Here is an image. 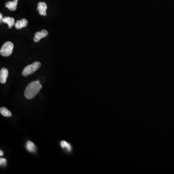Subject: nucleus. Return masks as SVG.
Wrapping results in <instances>:
<instances>
[{"mask_svg":"<svg viewBox=\"0 0 174 174\" xmlns=\"http://www.w3.org/2000/svg\"><path fill=\"white\" fill-rule=\"evenodd\" d=\"M42 88L39 80L32 82L27 87L24 91V95L28 99H32L38 93Z\"/></svg>","mask_w":174,"mask_h":174,"instance_id":"obj_1","label":"nucleus"},{"mask_svg":"<svg viewBox=\"0 0 174 174\" xmlns=\"http://www.w3.org/2000/svg\"><path fill=\"white\" fill-rule=\"evenodd\" d=\"M41 65V64L40 62H36L32 64L27 66L26 67H25V68L22 71V76H27L29 75H31L32 74L38 70L40 67Z\"/></svg>","mask_w":174,"mask_h":174,"instance_id":"obj_2","label":"nucleus"},{"mask_svg":"<svg viewBox=\"0 0 174 174\" xmlns=\"http://www.w3.org/2000/svg\"><path fill=\"white\" fill-rule=\"evenodd\" d=\"M14 47V44L11 42L4 43L0 50L1 55L4 57H8L12 53Z\"/></svg>","mask_w":174,"mask_h":174,"instance_id":"obj_3","label":"nucleus"},{"mask_svg":"<svg viewBox=\"0 0 174 174\" xmlns=\"http://www.w3.org/2000/svg\"><path fill=\"white\" fill-rule=\"evenodd\" d=\"M48 34V32L45 30H43L41 32H36L35 34V36L33 38V40L35 42H38L42 38L47 37Z\"/></svg>","mask_w":174,"mask_h":174,"instance_id":"obj_4","label":"nucleus"},{"mask_svg":"<svg viewBox=\"0 0 174 174\" xmlns=\"http://www.w3.org/2000/svg\"><path fill=\"white\" fill-rule=\"evenodd\" d=\"M37 11L39 12L40 15L46 16L47 12L46 11L47 10V5L44 2H40L38 4V7L37 8Z\"/></svg>","mask_w":174,"mask_h":174,"instance_id":"obj_5","label":"nucleus"},{"mask_svg":"<svg viewBox=\"0 0 174 174\" xmlns=\"http://www.w3.org/2000/svg\"><path fill=\"white\" fill-rule=\"evenodd\" d=\"M8 76V71L7 69L3 68L0 71V82L2 84H4L6 82L7 77Z\"/></svg>","mask_w":174,"mask_h":174,"instance_id":"obj_6","label":"nucleus"},{"mask_svg":"<svg viewBox=\"0 0 174 174\" xmlns=\"http://www.w3.org/2000/svg\"><path fill=\"white\" fill-rule=\"evenodd\" d=\"M18 0H14L13 1H8L6 4V6L11 11H15L17 9Z\"/></svg>","mask_w":174,"mask_h":174,"instance_id":"obj_7","label":"nucleus"},{"mask_svg":"<svg viewBox=\"0 0 174 174\" xmlns=\"http://www.w3.org/2000/svg\"><path fill=\"white\" fill-rule=\"evenodd\" d=\"M27 25H28V21L26 19L24 18L20 21H17L15 24V26L17 29H21L26 27Z\"/></svg>","mask_w":174,"mask_h":174,"instance_id":"obj_8","label":"nucleus"},{"mask_svg":"<svg viewBox=\"0 0 174 174\" xmlns=\"http://www.w3.org/2000/svg\"><path fill=\"white\" fill-rule=\"evenodd\" d=\"M2 22H4L5 23H7L8 25L9 28L11 29L12 26L15 25V19L13 18L9 17H4L1 20Z\"/></svg>","mask_w":174,"mask_h":174,"instance_id":"obj_9","label":"nucleus"},{"mask_svg":"<svg viewBox=\"0 0 174 174\" xmlns=\"http://www.w3.org/2000/svg\"><path fill=\"white\" fill-rule=\"evenodd\" d=\"M26 148L29 152L31 153H35L36 152V148L35 144L32 141H28L26 143Z\"/></svg>","mask_w":174,"mask_h":174,"instance_id":"obj_10","label":"nucleus"},{"mask_svg":"<svg viewBox=\"0 0 174 174\" xmlns=\"http://www.w3.org/2000/svg\"><path fill=\"white\" fill-rule=\"evenodd\" d=\"M0 112L3 116L6 117H10L12 116L11 112L8 109L4 107H1L0 108Z\"/></svg>","mask_w":174,"mask_h":174,"instance_id":"obj_11","label":"nucleus"},{"mask_svg":"<svg viewBox=\"0 0 174 174\" xmlns=\"http://www.w3.org/2000/svg\"><path fill=\"white\" fill-rule=\"evenodd\" d=\"M61 146L63 149L66 148L68 151L70 152L72 150V147L70 144L65 141H62L61 143Z\"/></svg>","mask_w":174,"mask_h":174,"instance_id":"obj_12","label":"nucleus"},{"mask_svg":"<svg viewBox=\"0 0 174 174\" xmlns=\"http://www.w3.org/2000/svg\"><path fill=\"white\" fill-rule=\"evenodd\" d=\"M6 163V160L5 158H1L0 159V164L1 166H5Z\"/></svg>","mask_w":174,"mask_h":174,"instance_id":"obj_13","label":"nucleus"},{"mask_svg":"<svg viewBox=\"0 0 174 174\" xmlns=\"http://www.w3.org/2000/svg\"><path fill=\"white\" fill-rule=\"evenodd\" d=\"M3 18V15L1 13V14H0V20H1H1H2Z\"/></svg>","mask_w":174,"mask_h":174,"instance_id":"obj_14","label":"nucleus"},{"mask_svg":"<svg viewBox=\"0 0 174 174\" xmlns=\"http://www.w3.org/2000/svg\"><path fill=\"white\" fill-rule=\"evenodd\" d=\"M3 155H4V152H3V151L1 150V151H0V155L1 156H3Z\"/></svg>","mask_w":174,"mask_h":174,"instance_id":"obj_15","label":"nucleus"}]
</instances>
